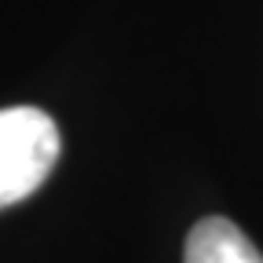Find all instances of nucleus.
<instances>
[{"mask_svg": "<svg viewBox=\"0 0 263 263\" xmlns=\"http://www.w3.org/2000/svg\"><path fill=\"white\" fill-rule=\"evenodd\" d=\"M59 161V128L37 106L0 110V209H8L51 176Z\"/></svg>", "mask_w": 263, "mask_h": 263, "instance_id": "f257e3e1", "label": "nucleus"}, {"mask_svg": "<svg viewBox=\"0 0 263 263\" xmlns=\"http://www.w3.org/2000/svg\"><path fill=\"white\" fill-rule=\"evenodd\" d=\"M183 263H263V256L230 219L209 216L186 234Z\"/></svg>", "mask_w": 263, "mask_h": 263, "instance_id": "f03ea898", "label": "nucleus"}]
</instances>
